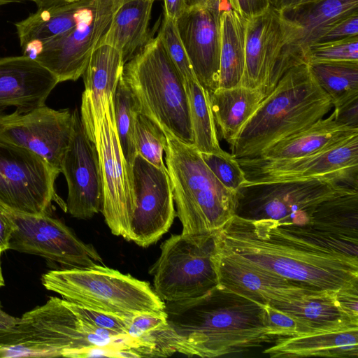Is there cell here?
<instances>
[{
  "mask_svg": "<svg viewBox=\"0 0 358 358\" xmlns=\"http://www.w3.org/2000/svg\"><path fill=\"white\" fill-rule=\"evenodd\" d=\"M18 322V318L14 317L4 312L0 306V338L13 331Z\"/></svg>",
  "mask_w": 358,
  "mask_h": 358,
  "instance_id": "7dc6e473",
  "label": "cell"
},
{
  "mask_svg": "<svg viewBox=\"0 0 358 358\" xmlns=\"http://www.w3.org/2000/svg\"><path fill=\"white\" fill-rule=\"evenodd\" d=\"M228 2L245 20L264 13L271 6L269 0H228Z\"/></svg>",
  "mask_w": 358,
  "mask_h": 358,
  "instance_id": "b9f144b4",
  "label": "cell"
},
{
  "mask_svg": "<svg viewBox=\"0 0 358 358\" xmlns=\"http://www.w3.org/2000/svg\"><path fill=\"white\" fill-rule=\"evenodd\" d=\"M262 306L266 327L274 337L313 334L309 326L292 313L270 304H262Z\"/></svg>",
  "mask_w": 358,
  "mask_h": 358,
  "instance_id": "8d00e7d4",
  "label": "cell"
},
{
  "mask_svg": "<svg viewBox=\"0 0 358 358\" xmlns=\"http://www.w3.org/2000/svg\"><path fill=\"white\" fill-rule=\"evenodd\" d=\"M0 347L10 357H127L128 350L139 352L143 343L90 334L64 299L50 297L18 318Z\"/></svg>",
  "mask_w": 358,
  "mask_h": 358,
  "instance_id": "5b68a950",
  "label": "cell"
},
{
  "mask_svg": "<svg viewBox=\"0 0 358 358\" xmlns=\"http://www.w3.org/2000/svg\"><path fill=\"white\" fill-rule=\"evenodd\" d=\"M336 292L272 305L284 309L305 322L314 333L343 329L357 326L358 321L348 317L340 308Z\"/></svg>",
  "mask_w": 358,
  "mask_h": 358,
  "instance_id": "f546056e",
  "label": "cell"
},
{
  "mask_svg": "<svg viewBox=\"0 0 358 358\" xmlns=\"http://www.w3.org/2000/svg\"><path fill=\"white\" fill-rule=\"evenodd\" d=\"M229 2L185 8L175 20L198 82L209 93L219 87L220 16Z\"/></svg>",
  "mask_w": 358,
  "mask_h": 358,
  "instance_id": "ffe728a7",
  "label": "cell"
},
{
  "mask_svg": "<svg viewBox=\"0 0 358 358\" xmlns=\"http://www.w3.org/2000/svg\"><path fill=\"white\" fill-rule=\"evenodd\" d=\"M164 15L176 20L186 8L184 0H163Z\"/></svg>",
  "mask_w": 358,
  "mask_h": 358,
  "instance_id": "bcb514c9",
  "label": "cell"
},
{
  "mask_svg": "<svg viewBox=\"0 0 358 358\" xmlns=\"http://www.w3.org/2000/svg\"><path fill=\"white\" fill-rule=\"evenodd\" d=\"M113 106L115 127L120 145L132 172V164L137 155L135 143V124L140 108L131 88L122 76L117 83L113 95Z\"/></svg>",
  "mask_w": 358,
  "mask_h": 358,
  "instance_id": "d6a6232c",
  "label": "cell"
},
{
  "mask_svg": "<svg viewBox=\"0 0 358 358\" xmlns=\"http://www.w3.org/2000/svg\"><path fill=\"white\" fill-rule=\"evenodd\" d=\"M121 4L113 0H88L78 22L43 45L34 59L53 73L59 83L78 80L93 51L104 43Z\"/></svg>",
  "mask_w": 358,
  "mask_h": 358,
  "instance_id": "8fae6325",
  "label": "cell"
},
{
  "mask_svg": "<svg viewBox=\"0 0 358 358\" xmlns=\"http://www.w3.org/2000/svg\"><path fill=\"white\" fill-rule=\"evenodd\" d=\"M200 155L215 177L228 189L237 192L247 182L243 169L231 154L222 150L217 153L200 152Z\"/></svg>",
  "mask_w": 358,
  "mask_h": 358,
  "instance_id": "e575fe53",
  "label": "cell"
},
{
  "mask_svg": "<svg viewBox=\"0 0 358 358\" xmlns=\"http://www.w3.org/2000/svg\"><path fill=\"white\" fill-rule=\"evenodd\" d=\"M135 143L138 155L157 167L166 168L163 160L166 136L159 126L141 112L136 120Z\"/></svg>",
  "mask_w": 358,
  "mask_h": 358,
  "instance_id": "836d02e7",
  "label": "cell"
},
{
  "mask_svg": "<svg viewBox=\"0 0 358 358\" xmlns=\"http://www.w3.org/2000/svg\"><path fill=\"white\" fill-rule=\"evenodd\" d=\"M356 190L326 179L246 182L236 192L235 215L339 238L344 225L339 196Z\"/></svg>",
  "mask_w": 358,
  "mask_h": 358,
  "instance_id": "3957f363",
  "label": "cell"
},
{
  "mask_svg": "<svg viewBox=\"0 0 358 358\" xmlns=\"http://www.w3.org/2000/svg\"><path fill=\"white\" fill-rule=\"evenodd\" d=\"M336 298L341 310L351 319L358 321V289L338 292Z\"/></svg>",
  "mask_w": 358,
  "mask_h": 358,
  "instance_id": "ee69618b",
  "label": "cell"
},
{
  "mask_svg": "<svg viewBox=\"0 0 358 358\" xmlns=\"http://www.w3.org/2000/svg\"><path fill=\"white\" fill-rule=\"evenodd\" d=\"M270 357H325L357 358L358 325L299 336L278 337L263 352Z\"/></svg>",
  "mask_w": 358,
  "mask_h": 358,
  "instance_id": "cb8c5ba5",
  "label": "cell"
},
{
  "mask_svg": "<svg viewBox=\"0 0 358 358\" xmlns=\"http://www.w3.org/2000/svg\"><path fill=\"white\" fill-rule=\"evenodd\" d=\"M122 76L140 108L164 133L194 145L189 109L182 78L159 34L124 65Z\"/></svg>",
  "mask_w": 358,
  "mask_h": 358,
  "instance_id": "52a82bcc",
  "label": "cell"
},
{
  "mask_svg": "<svg viewBox=\"0 0 358 358\" xmlns=\"http://www.w3.org/2000/svg\"><path fill=\"white\" fill-rule=\"evenodd\" d=\"M80 0H35L38 8L49 7L52 6L65 5Z\"/></svg>",
  "mask_w": 358,
  "mask_h": 358,
  "instance_id": "f907efd6",
  "label": "cell"
},
{
  "mask_svg": "<svg viewBox=\"0 0 358 358\" xmlns=\"http://www.w3.org/2000/svg\"><path fill=\"white\" fill-rule=\"evenodd\" d=\"M356 134H358V129L338 123L332 112L308 128L271 145L257 157L280 160L306 157L326 150Z\"/></svg>",
  "mask_w": 358,
  "mask_h": 358,
  "instance_id": "484cf974",
  "label": "cell"
},
{
  "mask_svg": "<svg viewBox=\"0 0 358 358\" xmlns=\"http://www.w3.org/2000/svg\"><path fill=\"white\" fill-rule=\"evenodd\" d=\"M166 324L165 310L159 313L137 314L131 318L128 334L132 338L143 340L154 345L150 339V335L164 328Z\"/></svg>",
  "mask_w": 358,
  "mask_h": 358,
  "instance_id": "ab89813d",
  "label": "cell"
},
{
  "mask_svg": "<svg viewBox=\"0 0 358 358\" xmlns=\"http://www.w3.org/2000/svg\"><path fill=\"white\" fill-rule=\"evenodd\" d=\"M165 134L166 166L182 234L215 235L235 215L236 192L220 182L194 145Z\"/></svg>",
  "mask_w": 358,
  "mask_h": 358,
  "instance_id": "8992f818",
  "label": "cell"
},
{
  "mask_svg": "<svg viewBox=\"0 0 358 358\" xmlns=\"http://www.w3.org/2000/svg\"><path fill=\"white\" fill-rule=\"evenodd\" d=\"M166 325L151 334L155 357L180 353L216 357L262 347L274 339L262 304L218 288L195 299L165 302Z\"/></svg>",
  "mask_w": 358,
  "mask_h": 358,
  "instance_id": "7a4b0ae2",
  "label": "cell"
},
{
  "mask_svg": "<svg viewBox=\"0 0 358 358\" xmlns=\"http://www.w3.org/2000/svg\"><path fill=\"white\" fill-rule=\"evenodd\" d=\"M213 238L217 252L289 280L329 292L358 289L357 244L236 215Z\"/></svg>",
  "mask_w": 358,
  "mask_h": 358,
  "instance_id": "6da1fadb",
  "label": "cell"
},
{
  "mask_svg": "<svg viewBox=\"0 0 358 358\" xmlns=\"http://www.w3.org/2000/svg\"><path fill=\"white\" fill-rule=\"evenodd\" d=\"M358 12V0H315L278 10L284 39L265 96L291 68L305 62V55L334 22Z\"/></svg>",
  "mask_w": 358,
  "mask_h": 358,
  "instance_id": "9a60e30c",
  "label": "cell"
},
{
  "mask_svg": "<svg viewBox=\"0 0 358 358\" xmlns=\"http://www.w3.org/2000/svg\"><path fill=\"white\" fill-rule=\"evenodd\" d=\"M214 235L174 234L152 266L154 291L164 302L195 299L217 288Z\"/></svg>",
  "mask_w": 358,
  "mask_h": 358,
  "instance_id": "9c48e42d",
  "label": "cell"
},
{
  "mask_svg": "<svg viewBox=\"0 0 358 358\" xmlns=\"http://www.w3.org/2000/svg\"><path fill=\"white\" fill-rule=\"evenodd\" d=\"M307 64L318 85L330 98L333 108L358 96V62Z\"/></svg>",
  "mask_w": 358,
  "mask_h": 358,
  "instance_id": "1f68e13d",
  "label": "cell"
},
{
  "mask_svg": "<svg viewBox=\"0 0 358 358\" xmlns=\"http://www.w3.org/2000/svg\"><path fill=\"white\" fill-rule=\"evenodd\" d=\"M113 1H116L117 3H122L123 2H125V1H129V0H113ZM151 1H157V0H151Z\"/></svg>",
  "mask_w": 358,
  "mask_h": 358,
  "instance_id": "db71d44e",
  "label": "cell"
},
{
  "mask_svg": "<svg viewBox=\"0 0 358 358\" xmlns=\"http://www.w3.org/2000/svg\"><path fill=\"white\" fill-rule=\"evenodd\" d=\"M158 34L183 83L196 78L187 52L179 36L175 20L164 15Z\"/></svg>",
  "mask_w": 358,
  "mask_h": 358,
  "instance_id": "d590c367",
  "label": "cell"
},
{
  "mask_svg": "<svg viewBox=\"0 0 358 358\" xmlns=\"http://www.w3.org/2000/svg\"><path fill=\"white\" fill-rule=\"evenodd\" d=\"M212 260L219 289L238 294L259 304L287 303L331 293L236 261L217 252L215 248Z\"/></svg>",
  "mask_w": 358,
  "mask_h": 358,
  "instance_id": "d6986e66",
  "label": "cell"
},
{
  "mask_svg": "<svg viewBox=\"0 0 358 358\" xmlns=\"http://www.w3.org/2000/svg\"><path fill=\"white\" fill-rule=\"evenodd\" d=\"M0 207L14 224L9 249L41 256L67 269L103 264L94 246L78 238L61 220L49 214H27Z\"/></svg>",
  "mask_w": 358,
  "mask_h": 358,
  "instance_id": "5bb4252c",
  "label": "cell"
},
{
  "mask_svg": "<svg viewBox=\"0 0 358 358\" xmlns=\"http://www.w3.org/2000/svg\"><path fill=\"white\" fill-rule=\"evenodd\" d=\"M87 0L38 8L36 12L15 23L24 55L34 58L41 47L73 26Z\"/></svg>",
  "mask_w": 358,
  "mask_h": 358,
  "instance_id": "d4e9b609",
  "label": "cell"
},
{
  "mask_svg": "<svg viewBox=\"0 0 358 358\" xmlns=\"http://www.w3.org/2000/svg\"><path fill=\"white\" fill-rule=\"evenodd\" d=\"M35 1V0H0V6H3L4 4H7L9 3L13 2H22V1Z\"/></svg>",
  "mask_w": 358,
  "mask_h": 358,
  "instance_id": "816d5d0a",
  "label": "cell"
},
{
  "mask_svg": "<svg viewBox=\"0 0 358 358\" xmlns=\"http://www.w3.org/2000/svg\"><path fill=\"white\" fill-rule=\"evenodd\" d=\"M284 39L278 10L272 6L247 20L245 66L241 85L264 92L275 67ZM264 93V92H263Z\"/></svg>",
  "mask_w": 358,
  "mask_h": 358,
  "instance_id": "7402d4cb",
  "label": "cell"
},
{
  "mask_svg": "<svg viewBox=\"0 0 358 358\" xmlns=\"http://www.w3.org/2000/svg\"><path fill=\"white\" fill-rule=\"evenodd\" d=\"M335 120L340 124L358 129V96L334 108Z\"/></svg>",
  "mask_w": 358,
  "mask_h": 358,
  "instance_id": "7bdbcfd3",
  "label": "cell"
},
{
  "mask_svg": "<svg viewBox=\"0 0 358 358\" xmlns=\"http://www.w3.org/2000/svg\"><path fill=\"white\" fill-rule=\"evenodd\" d=\"M313 1L315 0H269L271 6L278 10Z\"/></svg>",
  "mask_w": 358,
  "mask_h": 358,
  "instance_id": "c3c4849f",
  "label": "cell"
},
{
  "mask_svg": "<svg viewBox=\"0 0 358 358\" xmlns=\"http://www.w3.org/2000/svg\"><path fill=\"white\" fill-rule=\"evenodd\" d=\"M41 282L64 300L121 317L159 313L165 308V302L149 282L103 264L50 271L42 275Z\"/></svg>",
  "mask_w": 358,
  "mask_h": 358,
  "instance_id": "ba28073f",
  "label": "cell"
},
{
  "mask_svg": "<svg viewBox=\"0 0 358 358\" xmlns=\"http://www.w3.org/2000/svg\"><path fill=\"white\" fill-rule=\"evenodd\" d=\"M209 96L215 124L222 138L231 145L254 115L265 95L259 88L240 85L217 88L209 93Z\"/></svg>",
  "mask_w": 358,
  "mask_h": 358,
  "instance_id": "83f0119b",
  "label": "cell"
},
{
  "mask_svg": "<svg viewBox=\"0 0 358 358\" xmlns=\"http://www.w3.org/2000/svg\"><path fill=\"white\" fill-rule=\"evenodd\" d=\"M358 62V36L312 45L305 62Z\"/></svg>",
  "mask_w": 358,
  "mask_h": 358,
  "instance_id": "74e56055",
  "label": "cell"
},
{
  "mask_svg": "<svg viewBox=\"0 0 358 358\" xmlns=\"http://www.w3.org/2000/svg\"><path fill=\"white\" fill-rule=\"evenodd\" d=\"M73 127L68 109L56 110L45 104L26 113L0 115V139L29 150L61 172Z\"/></svg>",
  "mask_w": 358,
  "mask_h": 358,
  "instance_id": "e0dca14e",
  "label": "cell"
},
{
  "mask_svg": "<svg viewBox=\"0 0 358 358\" xmlns=\"http://www.w3.org/2000/svg\"><path fill=\"white\" fill-rule=\"evenodd\" d=\"M333 108L307 63L289 69L230 145L236 159L257 157L264 150L324 118Z\"/></svg>",
  "mask_w": 358,
  "mask_h": 358,
  "instance_id": "277c9868",
  "label": "cell"
},
{
  "mask_svg": "<svg viewBox=\"0 0 358 358\" xmlns=\"http://www.w3.org/2000/svg\"><path fill=\"white\" fill-rule=\"evenodd\" d=\"M136 207L131 241L141 247L156 243L171 227L176 212L166 168L157 167L136 155L132 164Z\"/></svg>",
  "mask_w": 358,
  "mask_h": 358,
  "instance_id": "2e32d148",
  "label": "cell"
},
{
  "mask_svg": "<svg viewBox=\"0 0 358 358\" xmlns=\"http://www.w3.org/2000/svg\"><path fill=\"white\" fill-rule=\"evenodd\" d=\"M124 65L120 52L106 43L97 47L90 56L83 75L85 91L80 111L83 126L90 139L100 127Z\"/></svg>",
  "mask_w": 358,
  "mask_h": 358,
  "instance_id": "603a6c76",
  "label": "cell"
},
{
  "mask_svg": "<svg viewBox=\"0 0 358 358\" xmlns=\"http://www.w3.org/2000/svg\"><path fill=\"white\" fill-rule=\"evenodd\" d=\"M56 76L27 55L0 58V115L10 106L26 113L45 104Z\"/></svg>",
  "mask_w": 358,
  "mask_h": 358,
  "instance_id": "44dd1931",
  "label": "cell"
},
{
  "mask_svg": "<svg viewBox=\"0 0 358 358\" xmlns=\"http://www.w3.org/2000/svg\"><path fill=\"white\" fill-rule=\"evenodd\" d=\"M247 20L230 6L220 16L219 87L241 85L245 66V41Z\"/></svg>",
  "mask_w": 358,
  "mask_h": 358,
  "instance_id": "f1b7e54d",
  "label": "cell"
},
{
  "mask_svg": "<svg viewBox=\"0 0 358 358\" xmlns=\"http://www.w3.org/2000/svg\"><path fill=\"white\" fill-rule=\"evenodd\" d=\"M59 173L36 153L0 139V205L7 209L49 214L56 202L66 212L55 187Z\"/></svg>",
  "mask_w": 358,
  "mask_h": 358,
  "instance_id": "30bf717a",
  "label": "cell"
},
{
  "mask_svg": "<svg viewBox=\"0 0 358 358\" xmlns=\"http://www.w3.org/2000/svg\"><path fill=\"white\" fill-rule=\"evenodd\" d=\"M112 98L91 140L97 149L101 173V212L113 234L131 241V223L136 207L132 172L120 145Z\"/></svg>",
  "mask_w": 358,
  "mask_h": 358,
  "instance_id": "4fadbf2b",
  "label": "cell"
},
{
  "mask_svg": "<svg viewBox=\"0 0 358 358\" xmlns=\"http://www.w3.org/2000/svg\"><path fill=\"white\" fill-rule=\"evenodd\" d=\"M247 182L326 179L358 187V134L321 152L295 159H237Z\"/></svg>",
  "mask_w": 358,
  "mask_h": 358,
  "instance_id": "7c38bea8",
  "label": "cell"
},
{
  "mask_svg": "<svg viewBox=\"0 0 358 358\" xmlns=\"http://www.w3.org/2000/svg\"><path fill=\"white\" fill-rule=\"evenodd\" d=\"M14 229V224L0 207V250L9 249V241Z\"/></svg>",
  "mask_w": 358,
  "mask_h": 358,
  "instance_id": "f6af8a7d",
  "label": "cell"
},
{
  "mask_svg": "<svg viewBox=\"0 0 358 358\" xmlns=\"http://www.w3.org/2000/svg\"><path fill=\"white\" fill-rule=\"evenodd\" d=\"M187 96L194 146L199 152L217 153L221 148L214 120L209 92L196 78L184 83Z\"/></svg>",
  "mask_w": 358,
  "mask_h": 358,
  "instance_id": "4dcf8cb0",
  "label": "cell"
},
{
  "mask_svg": "<svg viewBox=\"0 0 358 358\" xmlns=\"http://www.w3.org/2000/svg\"><path fill=\"white\" fill-rule=\"evenodd\" d=\"M64 302L83 322L129 336L128 329L132 316L129 317H121L87 308L66 300H64Z\"/></svg>",
  "mask_w": 358,
  "mask_h": 358,
  "instance_id": "f35d334b",
  "label": "cell"
},
{
  "mask_svg": "<svg viewBox=\"0 0 358 358\" xmlns=\"http://www.w3.org/2000/svg\"><path fill=\"white\" fill-rule=\"evenodd\" d=\"M72 114L71 136L61 172L68 185L66 212L87 220L101 210V173L96 145L89 138L78 110Z\"/></svg>",
  "mask_w": 358,
  "mask_h": 358,
  "instance_id": "ac0fdd59",
  "label": "cell"
},
{
  "mask_svg": "<svg viewBox=\"0 0 358 358\" xmlns=\"http://www.w3.org/2000/svg\"><path fill=\"white\" fill-rule=\"evenodd\" d=\"M358 36V12L343 17L331 24L316 44L337 41Z\"/></svg>",
  "mask_w": 358,
  "mask_h": 358,
  "instance_id": "60d3db41",
  "label": "cell"
},
{
  "mask_svg": "<svg viewBox=\"0 0 358 358\" xmlns=\"http://www.w3.org/2000/svg\"><path fill=\"white\" fill-rule=\"evenodd\" d=\"M186 8L227 3L228 0H184Z\"/></svg>",
  "mask_w": 358,
  "mask_h": 358,
  "instance_id": "681fc988",
  "label": "cell"
},
{
  "mask_svg": "<svg viewBox=\"0 0 358 358\" xmlns=\"http://www.w3.org/2000/svg\"><path fill=\"white\" fill-rule=\"evenodd\" d=\"M153 2L127 1L113 15L103 43L120 52L124 64L136 55L152 38L149 26Z\"/></svg>",
  "mask_w": 358,
  "mask_h": 358,
  "instance_id": "4316f807",
  "label": "cell"
},
{
  "mask_svg": "<svg viewBox=\"0 0 358 358\" xmlns=\"http://www.w3.org/2000/svg\"><path fill=\"white\" fill-rule=\"evenodd\" d=\"M1 251L0 250V287L4 286V280L2 275L1 266Z\"/></svg>",
  "mask_w": 358,
  "mask_h": 358,
  "instance_id": "f5cc1de1",
  "label": "cell"
}]
</instances>
